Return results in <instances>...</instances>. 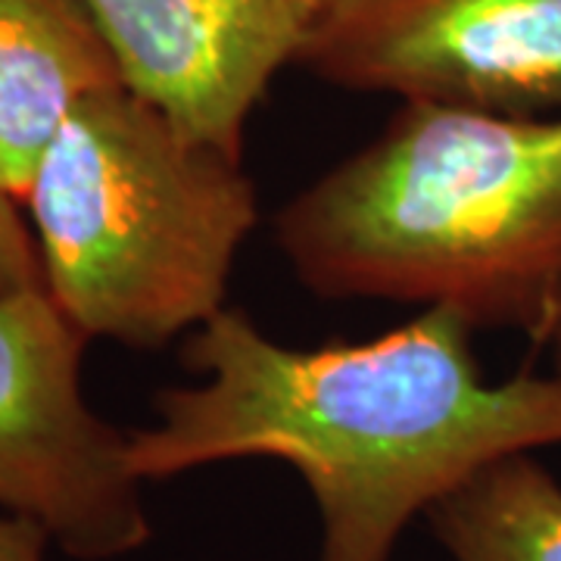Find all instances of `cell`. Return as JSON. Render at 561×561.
<instances>
[{"label":"cell","instance_id":"9c48e42d","mask_svg":"<svg viewBox=\"0 0 561 561\" xmlns=\"http://www.w3.org/2000/svg\"><path fill=\"white\" fill-rule=\"evenodd\" d=\"M47 287L35 231L20 201L0 184V290Z\"/></svg>","mask_w":561,"mask_h":561},{"label":"cell","instance_id":"6da1fadb","mask_svg":"<svg viewBox=\"0 0 561 561\" xmlns=\"http://www.w3.org/2000/svg\"><path fill=\"white\" fill-rule=\"evenodd\" d=\"M453 309L368 341L297 350L225 306L184 343L197 383L157 393L128 431L144 483L221 461L294 468L319 515V561H393L402 534L512 456L561 446V378L490 381Z\"/></svg>","mask_w":561,"mask_h":561},{"label":"cell","instance_id":"ba28073f","mask_svg":"<svg viewBox=\"0 0 561 561\" xmlns=\"http://www.w3.org/2000/svg\"><path fill=\"white\" fill-rule=\"evenodd\" d=\"M449 561H561V481L537 456H512L427 515Z\"/></svg>","mask_w":561,"mask_h":561},{"label":"cell","instance_id":"8992f818","mask_svg":"<svg viewBox=\"0 0 561 561\" xmlns=\"http://www.w3.org/2000/svg\"><path fill=\"white\" fill-rule=\"evenodd\" d=\"M321 0H88L125 84L191 138L243 157L247 122L297 66Z\"/></svg>","mask_w":561,"mask_h":561},{"label":"cell","instance_id":"52a82bcc","mask_svg":"<svg viewBox=\"0 0 561 561\" xmlns=\"http://www.w3.org/2000/svg\"><path fill=\"white\" fill-rule=\"evenodd\" d=\"M119 84L88 0H0V184L20 206L69 113Z\"/></svg>","mask_w":561,"mask_h":561},{"label":"cell","instance_id":"8fae6325","mask_svg":"<svg viewBox=\"0 0 561 561\" xmlns=\"http://www.w3.org/2000/svg\"><path fill=\"white\" fill-rule=\"evenodd\" d=\"M542 346L549 350V359H552V375H556V378H561V312H559V319H556V324L549 328V334L542 337Z\"/></svg>","mask_w":561,"mask_h":561},{"label":"cell","instance_id":"30bf717a","mask_svg":"<svg viewBox=\"0 0 561 561\" xmlns=\"http://www.w3.org/2000/svg\"><path fill=\"white\" fill-rule=\"evenodd\" d=\"M50 534L32 518L0 508V561H47Z\"/></svg>","mask_w":561,"mask_h":561},{"label":"cell","instance_id":"5b68a950","mask_svg":"<svg viewBox=\"0 0 561 561\" xmlns=\"http://www.w3.org/2000/svg\"><path fill=\"white\" fill-rule=\"evenodd\" d=\"M297 66L402 103L561 116V0H321Z\"/></svg>","mask_w":561,"mask_h":561},{"label":"cell","instance_id":"7a4b0ae2","mask_svg":"<svg viewBox=\"0 0 561 561\" xmlns=\"http://www.w3.org/2000/svg\"><path fill=\"white\" fill-rule=\"evenodd\" d=\"M328 300L440 306L542 343L561 312V116L402 103L275 216Z\"/></svg>","mask_w":561,"mask_h":561},{"label":"cell","instance_id":"3957f363","mask_svg":"<svg viewBox=\"0 0 561 561\" xmlns=\"http://www.w3.org/2000/svg\"><path fill=\"white\" fill-rule=\"evenodd\" d=\"M243 157L191 138L128 84L81 101L22 197L44 284L88 341L187 337L228 306L260 194Z\"/></svg>","mask_w":561,"mask_h":561},{"label":"cell","instance_id":"277c9868","mask_svg":"<svg viewBox=\"0 0 561 561\" xmlns=\"http://www.w3.org/2000/svg\"><path fill=\"white\" fill-rule=\"evenodd\" d=\"M88 337L47 287L0 290V508L62 556L119 561L153 537L128 434L81 387Z\"/></svg>","mask_w":561,"mask_h":561}]
</instances>
